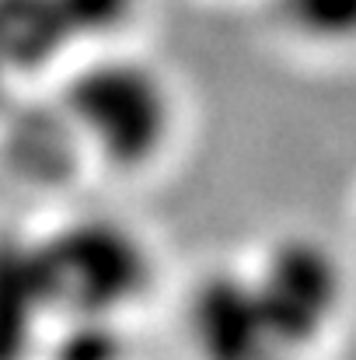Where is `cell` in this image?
I'll list each match as a JSON object with an SVG mask.
<instances>
[{
  "instance_id": "obj_1",
  "label": "cell",
  "mask_w": 356,
  "mask_h": 360,
  "mask_svg": "<svg viewBox=\"0 0 356 360\" xmlns=\"http://www.w3.org/2000/svg\"><path fill=\"white\" fill-rule=\"evenodd\" d=\"M53 311L112 315L136 304L150 280L154 259L147 241L112 217H77L39 241Z\"/></svg>"
},
{
  "instance_id": "obj_2",
  "label": "cell",
  "mask_w": 356,
  "mask_h": 360,
  "mask_svg": "<svg viewBox=\"0 0 356 360\" xmlns=\"http://www.w3.org/2000/svg\"><path fill=\"white\" fill-rule=\"evenodd\" d=\"M67 105L98 150L116 165H147L171 136L175 105L157 70L136 60H102L81 70Z\"/></svg>"
},
{
  "instance_id": "obj_3",
  "label": "cell",
  "mask_w": 356,
  "mask_h": 360,
  "mask_svg": "<svg viewBox=\"0 0 356 360\" xmlns=\"http://www.w3.org/2000/svg\"><path fill=\"white\" fill-rule=\"evenodd\" d=\"M251 283L286 354L311 347L346 301V276L336 252L304 235L276 241L251 273Z\"/></svg>"
},
{
  "instance_id": "obj_4",
  "label": "cell",
  "mask_w": 356,
  "mask_h": 360,
  "mask_svg": "<svg viewBox=\"0 0 356 360\" xmlns=\"http://www.w3.org/2000/svg\"><path fill=\"white\" fill-rule=\"evenodd\" d=\"M189 336L203 360H283L290 357L255 294L251 273L217 269L189 297Z\"/></svg>"
},
{
  "instance_id": "obj_5",
  "label": "cell",
  "mask_w": 356,
  "mask_h": 360,
  "mask_svg": "<svg viewBox=\"0 0 356 360\" xmlns=\"http://www.w3.org/2000/svg\"><path fill=\"white\" fill-rule=\"evenodd\" d=\"M53 311L39 241L0 238V360H28Z\"/></svg>"
},
{
  "instance_id": "obj_6",
  "label": "cell",
  "mask_w": 356,
  "mask_h": 360,
  "mask_svg": "<svg viewBox=\"0 0 356 360\" xmlns=\"http://www.w3.org/2000/svg\"><path fill=\"white\" fill-rule=\"evenodd\" d=\"M283 21L318 42H353L356 0H279Z\"/></svg>"
},
{
  "instance_id": "obj_7",
  "label": "cell",
  "mask_w": 356,
  "mask_h": 360,
  "mask_svg": "<svg viewBox=\"0 0 356 360\" xmlns=\"http://www.w3.org/2000/svg\"><path fill=\"white\" fill-rule=\"evenodd\" d=\"M53 354L56 360H122V336L112 315H70Z\"/></svg>"
},
{
  "instance_id": "obj_8",
  "label": "cell",
  "mask_w": 356,
  "mask_h": 360,
  "mask_svg": "<svg viewBox=\"0 0 356 360\" xmlns=\"http://www.w3.org/2000/svg\"><path fill=\"white\" fill-rule=\"evenodd\" d=\"M74 7H77V18L88 25H112L126 14L129 0H74Z\"/></svg>"
}]
</instances>
